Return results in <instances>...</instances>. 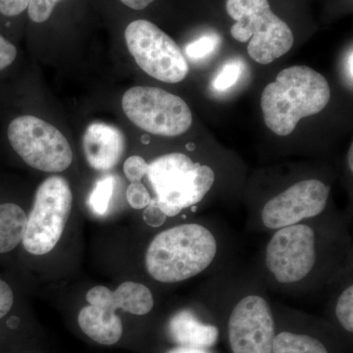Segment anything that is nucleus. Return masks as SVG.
Segmentation results:
<instances>
[{
	"label": "nucleus",
	"mask_w": 353,
	"mask_h": 353,
	"mask_svg": "<svg viewBox=\"0 0 353 353\" xmlns=\"http://www.w3.org/2000/svg\"><path fill=\"white\" fill-rule=\"evenodd\" d=\"M330 99L331 88L324 76L310 67H289L262 92L265 124L278 136H289L299 121L324 110Z\"/></svg>",
	"instance_id": "f257e3e1"
},
{
	"label": "nucleus",
	"mask_w": 353,
	"mask_h": 353,
	"mask_svg": "<svg viewBox=\"0 0 353 353\" xmlns=\"http://www.w3.org/2000/svg\"><path fill=\"white\" fill-rule=\"evenodd\" d=\"M215 234L197 223H187L165 230L146 250V271L165 284L183 282L203 273L215 260Z\"/></svg>",
	"instance_id": "f03ea898"
},
{
	"label": "nucleus",
	"mask_w": 353,
	"mask_h": 353,
	"mask_svg": "<svg viewBox=\"0 0 353 353\" xmlns=\"http://www.w3.org/2000/svg\"><path fill=\"white\" fill-rule=\"evenodd\" d=\"M326 236L306 221L276 230L265 248V269L281 287L308 284L326 264Z\"/></svg>",
	"instance_id": "7ed1b4c3"
},
{
	"label": "nucleus",
	"mask_w": 353,
	"mask_h": 353,
	"mask_svg": "<svg viewBox=\"0 0 353 353\" xmlns=\"http://www.w3.org/2000/svg\"><path fill=\"white\" fill-rule=\"evenodd\" d=\"M146 176L155 194L152 201L167 217H175L183 209L201 202L215 183L210 166L197 163L181 152L153 160Z\"/></svg>",
	"instance_id": "20e7f679"
},
{
	"label": "nucleus",
	"mask_w": 353,
	"mask_h": 353,
	"mask_svg": "<svg viewBox=\"0 0 353 353\" xmlns=\"http://www.w3.org/2000/svg\"><path fill=\"white\" fill-rule=\"evenodd\" d=\"M226 10L236 21L232 37L241 43L250 41L248 52L257 63L270 64L292 50V30L273 13L268 0H227Z\"/></svg>",
	"instance_id": "39448f33"
},
{
	"label": "nucleus",
	"mask_w": 353,
	"mask_h": 353,
	"mask_svg": "<svg viewBox=\"0 0 353 353\" xmlns=\"http://www.w3.org/2000/svg\"><path fill=\"white\" fill-rule=\"evenodd\" d=\"M72 203L71 188L63 176H50L41 183L22 240L28 252L43 255L57 246L71 214Z\"/></svg>",
	"instance_id": "423d86ee"
},
{
	"label": "nucleus",
	"mask_w": 353,
	"mask_h": 353,
	"mask_svg": "<svg viewBox=\"0 0 353 353\" xmlns=\"http://www.w3.org/2000/svg\"><path fill=\"white\" fill-rule=\"evenodd\" d=\"M122 108L137 127L157 136H181L192 126V111L187 102L162 88H131L123 97Z\"/></svg>",
	"instance_id": "0eeeda50"
},
{
	"label": "nucleus",
	"mask_w": 353,
	"mask_h": 353,
	"mask_svg": "<svg viewBox=\"0 0 353 353\" xmlns=\"http://www.w3.org/2000/svg\"><path fill=\"white\" fill-rule=\"evenodd\" d=\"M128 50L139 68L167 83L185 80L189 65L171 37L148 20H136L125 31Z\"/></svg>",
	"instance_id": "6e6552de"
},
{
	"label": "nucleus",
	"mask_w": 353,
	"mask_h": 353,
	"mask_svg": "<svg viewBox=\"0 0 353 353\" xmlns=\"http://www.w3.org/2000/svg\"><path fill=\"white\" fill-rule=\"evenodd\" d=\"M8 139L18 155L37 170L59 173L68 169L73 152L63 134L34 116L16 118L8 127Z\"/></svg>",
	"instance_id": "1a4fd4ad"
},
{
	"label": "nucleus",
	"mask_w": 353,
	"mask_h": 353,
	"mask_svg": "<svg viewBox=\"0 0 353 353\" xmlns=\"http://www.w3.org/2000/svg\"><path fill=\"white\" fill-rule=\"evenodd\" d=\"M330 187L317 179L299 181L264 204L260 221L271 231L313 219L324 212Z\"/></svg>",
	"instance_id": "9d476101"
},
{
	"label": "nucleus",
	"mask_w": 353,
	"mask_h": 353,
	"mask_svg": "<svg viewBox=\"0 0 353 353\" xmlns=\"http://www.w3.org/2000/svg\"><path fill=\"white\" fill-rule=\"evenodd\" d=\"M228 336L233 353H272L275 321L267 299L257 294L241 297L230 314Z\"/></svg>",
	"instance_id": "9b49d317"
},
{
	"label": "nucleus",
	"mask_w": 353,
	"mask_h": 353,
	"mask_svg": "<svg viewBox=\"0 0 353 353\" xmlns=\"http://www.w3.org/2000/svg\"><path fill=\"white\" fill-rule=\"evenodd\" d=\"M83 150L88 165L94 170H112L124 152V134L113 125L92 123L83 134Z\"/></svg>",
	"instance_id": "f8f14e48"
},
{
	"label": "nucleus",
	"mask_w": 353,
	"mask_h": 353,
	"mask_svg": "<svg viewBox=\"0 0 353 353\" xmlns=\"http://www.w3.org/2000/svg\"><path fill=\"white\" fill-rule=\"evenodd\" d=\"M169 334L178 347L208 348L217 343L219 330L214 325L205 324L190 310H182L171 318Z\"/></svg>",
	"instance_id": "ddd939ff"
},
{
	"label": "nucleus",
	"mask_w": 353,
	"mask_h": 353,
	"mask_svg": "<svg viewBox=\"0 0 353 353\" xmlns=\"http://www.w3.org/2000/svg\"><path fill=\"white\" fill-rule=\"evenodd\" d=\"M78 322L83 333L101 345H112L122 338V321L119 316L108 309L90 304L81 310Z\"/></svg>",
	"instance_id": "4468645a"
},
{
	"label": "nucleus",
	"mask_w": 353,
	"mask_h": 353,
	"mask_svg": "<svg viewBox=\"0 0 353 353\" xmlns=\"http://www.w3.org/2000/svg\"><path fill=\"white\" fill-rule=\"evenodd\" d=\"M154 306L152 290L136 282H125L113 292V309H122L132 315H145Z\"/></svg>",
	"instance_id": "2eb2a0df"
},
{
	"label": "nucleus",
	"mask_w": 353,
	"mask_h": 353,
	"mask_svg": "<svg viewBox=\"0 0 353 353\" xmlns=\"http://www.w3.org/2000/svg\"><path fill=\"white\" fill-rule=\"evenodd\" d=\"M27 215L15 203L0 204V253L11 252L24 236Z\"/></svg>",
	"instance_id": "dca6fc26"
},
{
	"label": "nucleus",
	"mask_w": 353,
	"mask_h": 353,
	"mask_svg": "<svg viewBox=\"0 0 353 353\" xmlns=\"http://www.w3.org/2000/svg\"><path fill=\"white\" fill-rule=\"evenodd\" d=\"M272 353H329L317 339L307 334L281 332L274 339Z\"/></svg>",
	"instance_id": "f3484780"
},
{
	"label": "nucleus",
	"mask_w": 353,
	"mask_h": 353,
	"mask_svg": "<svg viewBox=\"0 0 353 353\" xmlns=\"http://www.w3.org/2000/svg\"><path fill=\"white\" fill-rule=\"evenodd\" d=\"M115 178L112 175L101 176L95 183L88 197V206L94 214L103 216L108 212L115 190Z\"/></svg>",
	"instance_id": "a211bd4d"
},
{
	"label": "nucleus",
	"mask_w": 353,
	"mask_h": 353,
	"mask_svg": "<svg viewBox=\"0 0 353 353\" xmlns=\"http://www.w3.org/2000/svg\"><path fill=\"white\" fill-rule=\"evenodd\" d=\"M336 316L343 328L353 331V285H348L341 292L336 303Z\"/></svg>",
	"instance_id": "6ab92c4d"
},
{
	"label": "nucleus",
	"mask_w": 353,
	"mask_h": 353,
	"mask_svg": "<svg viewBox=\"0 0 353 353\" xmlns=\"http://www.w3.org/2000/svg\"><path fill=\"white\" fill-rule=\"evenodd\" d=\"M127 201L130 206L137 210L145 209L146 206L150 205L152 201V196L150 192L146 189L145 185L141 182H134L130 183L128 187Z\"/></svg>",
	"instance_id": "aec40b11"
},
{
	"label": "nucleus",
	"mask_w": 353,
	"mask_h": 353,
	"mask_svg": "<svg viewBox=\"0 0 353 353\" xmlns=\"http://www.w3.org/2000/svg\"><path fill=\"white\" fill-rule=\"evenodd\" d=\"M61 0H30L28 6L29 17L34 23H43L50 19L58 2Z\"/></svg>",
	"instance_id": "412c9836"
},
{
	"label": "nucleus",
	"mask_w": 353,
	"mask_h": 353,
	"mask_svg": "<svg viewBox=\"0 0 353 353\" xmlns=\"http://www.w3.org/2000/svg\"><path fill=\"white\" fill-rule=\"evenodd\" d=\"M148 163L143 157L132 155L124 163V173L131 183L141 182L148 175Z\"/></svg>",
	"instance_id": "4be33fe9"
},
{
	"label": "nucleus",
	"mask_w": 353,
	"mask_h": 353,
	"mask_svg": "<svg viewBox=\"0 0 353 353\" xmlns=\"http://www.w3.org/2000/svg\"><path fill=\"white\" fill-rule=\"evenodd\" d=\"M87 301L90 305L113 311V292L103 285H97L88 290Z\"/></svg>",
	"instance_id": "5701e85b"
},
{
	"label": "nucleus",
	"mask_w": 353,
	"mask_h": 353,
	"mask_svg": "<svg viewBox=\"0 0 353 353\" xmlns=\"http://www.w3.org/2000/svg\"><path fill=\"white\" fill-rule=\"evenodd\" d=\"M240 75L241 67L238 64H228L216 78L214 87L218 90H227V88H231L236 83Z\"/></svg>",
	"instance_id": "b1692460"
},
{
	"label": "nucleus",
	"mask_w": 353,
	"mask_h": 353,
	"mask_svg": "<svg viewBox=\"0 0 353 353\" xmlns=\"http://www.w3.org/2000/svg\"><path fill=\"white\" fill-rule=\"evenodd\" d=\"M143 218L145 224L148 225V226L159 228L166 222L167 216L159 208V206L154 201H152L150 205L146 206L143 209Z\"/></svg>",
	"instance_id": "393cba45"
},
{
	"label": "nucleus",
	"mask_w": 353,
	"mask_h": 353,
	"mask_svg": "<svg viewBox=\"0 0 353 353\" xmlns=\"http://www.w3.org/2000/svg\"><path fill=\"white\" fill-rule=\"evenodd\" d=\"M214 39L210 38H203L190 43L187 48L185 52L190 57L201 58L206 57L208 53L214 50Z\"/></svg>",
	"instance_id": "a878e982"
},
{
	"label": "nucleus",
	"mask_w": 353,
	"mask_h": 353,
	"mask_svg": "<svg viewBox=\"0 0 353 353\" xmlns=\"http://www.w3.org/2000/svg\"><path fill=\"white\" fill-rule=\"evenodd\" d=\"M17 57V48L7 41L4 37L0 36V71L7 68L13 63Z\"/></svg>",
	"instance_id": "bb28decb"
},
{
	"label": "nucleus",
	"mask_w": 353,
	"mask_h": 353,
	"mask_svg": "<svg viewBox=\"0 0 353 353\" xmlns=\"http://www.w3.org/2000/svg\"><path fill=\"white\" fill-rule=\"evenodd\" d=\"M30 0H0V13L7 17H14L24 12Z\"/></svg>",
	"instance_id": "cd10ccee"
},
{
	"label": "nucleus",
	"mask_w": 353,
	"mask_h": 353,
	"mask_svg": "<svg viewBox=\"0 0 353 353\" xmlns=\"http://www.w3.org/2000/svg\"><path fill=\"white\" fill-rule=\"evenodd\" d=\"M14 303L12 290L7 283L0 280V319L11 310Z\"/></svg>",
	"instance_id": "c85d7f7f"
},
{
	"label": "nucleus",
	"mask_w": 353,
	"mask_h": 353,
	"mask_svg": "<svg viewBox=\"0 0 353 353\" xmlns=\"http://www.w3.org/2000/svg\"><path fill=\"white\" fill-rule=\"evenodd\" d=\"M120 1L134 10H143L152 4L154 0H120Z\"/></svg>",
	"instance_id": "c756f323"
},
{
	"label": "nucleus",
	"mask_w": 353,
	"mask_h": 353,
	"mask_svg": "<svg viewBox=\"0 0 353 353\" xmlns=\"http://www.w3.org/2000/svg\"><path fill=\"white\" fill-rule=\"evenodd\" d=\"M167 353H212L205 348L176 347Z\"/></svg>",
	"instance_id": "7c9ffc66"
},
{
	"label": "nucleus",
	"mask_w": 353,
	"mask_h": 353,
	"mask_svg": "<svg viewBox=\"0 0 353 353\" xmlns=\"http://www.w3.org/2000/svg\"><path fill=\"white\" fill-rule=\"evenodd\" d=\"M348 167H350V171L353 170L352 165V145L350 146V154H348Z\"/></svg>",
	"instance_id": "2f4dec72"
}]
</instances>
